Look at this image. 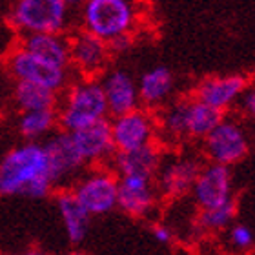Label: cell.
Listing matches in <instances>:
<instances>
[{
  "label": "cell",
  "mask_w": 255,
  "mask_h": 255,
  "mask_svg": "<svg viewBox=\"0 0 255 255\" xmlns=\"http://www.w3.org/2000/svg\"><path fill=\"white\" fill-rule=\"evenodd\" d=\"M151 234H153V239L157 243H160V245H171L173 243V232L166 224H160V223L153 224L151 226Z\"/></svg>",
  "instance_id": "obj_27"
},
{
  "label": "cell",
  "mask_w": 255,
  "mask_h": 255,
  "mask_svg": "<svg viewBox=\"0 0 255 255\" xmlns=\"http://www.w3.org/2000/svg\"><path fill=\"white\" fill-rule=\"evenodd\" d=\"M99 80H101L102 90H104L110 119L121 117V115H126V113L140 108L137 80L133 79V75L129 71L121 68H112L108 69Z\"/></svg>",
  "instance_id": "obj_14"
},
{
  "label": "cell",
  "mask_w": 255,
  "mask_h": 255,
  "mask_svg": "<svg viewBox=\"0 0 255 255\" xmlns=\"http://www.w3.org/2000/svg\"><path fill=\"white\" fill-rule=\"evenodd\" d=\"M16 255H49L48 252H44L42 248H27V250H22L20 254H16Z\"/></svg>",
  "instance_id": "obj_29"
},
{
  "label": "cell",
  "mask_w": 255,
  "mask_h": 255,
  "mask_svg": "<svg viewBox=\"0 0 255 255\" xmlns=\"http://www.w3.org/2000/svg\"><path fill=\"white\" fill-rule=\"evenodd\" d=\"M18 131L26 142H40L42 138L51 137L59 128L57 110H38V112L20 113L18 117Z\"/></svg>",
  "instance_id": "obj_23"
},
{
  "label": "cell",
  "mask_w": 255,
  "mask_h": 255,
  "mask_svg": "<svg viewBox=\"0 0 255 255\" xmlns=\"http://www.w3.org/2000/svg\"><path fill=\"white\" fill-rule=\"evenodd\" d=\"M191 197L199 210L224 206L234 199V177L226 166L204 164L191 188Z\"/></svg>",
  "instance_id": "obj_12"
},
{
  "label": "cell",
  "mask_w": 255,
  "mask_h": 255,
  "mask_svg": "<svg viewBox=\"0 0 255 255\" xmlns=\"http://www.w3.org/2000/svg\"><path fill=\"white\" fill-rule=\"evenodd\" d=\"M69 190L90 217L106 215L117 208L119 177L108 166L88 168Z\"/></svg>",
  "instance_id": "obj_6"
},
{
  "label": "cell",
  "mask_w": 255,
  "mask_h": 255,
  "mask_svg": "<svg viewBox=\"0 0 255 255\" xmlns=\"http://www.w3.org/2000/svg\"><path fill=\"white\" fill-rule=\"evenodd\" d=\"M162 146L160 144H151L146 148L135 149V151H124L119 153L115 151L112 162L108 168L117 177H148L153 179L162 160Z\"/></svg>",
  "instance_id": "obj_18"
},
{
  "label": "cell",
  "mask_w": 255,
  "mask_h": 255,
  "mask_svg": "<svg viewBox=\"0 0 255 255\" xmlns=\"http://www.w3.org/2000/svg\"><path fill=\"white\" fill-rule=\"evenodd\" d=\"M235 213H237V204L235 201L224 204V206L212 208V210H199L197 215V228L204 234H213V232H223L228 230L234 224Z\"/></svg>",
  "instance_id": "obj_24"
},
{
  "label": "cell",
  "mask_w": 255,
  "mask_h": 255,
  "mask_svg": "<svg viewBox=\"0 0 255 255\" xmlns=\"http://www.w3.org/2000/svg\"><path fill=\"white\" fill-rule=\"evenodd\" d=\"M71 137L86 166L97 168V166H108L112 162L115 146H113L110 119L91 124L77 133H71Z\"/></svg>",
  "instance_id": "obj_15"
},
{
  "label": "cell",
  "mask_w": 255,
  "mask_h": 255,
  "mask_svg": "<svg viewBox=\"0 0 255 255\" xmlns=\"http://www.w3.org/2000/svg\"><path fill=\"white\" fill-rule=\"evenodd\" d=\"M4 68L15 82L42 86L59 95L73 80L71 69L57 68L53 64L44 62L42 59L26 51L18 42L11 46L9 51L4 55Z\"/></svg>",
  "instance_id": "obj_5"
},
{
  "label": "cell",
  "mask_w": 255,
  "mask_h": 255,
  "mask_svg": "<svg viewBox=\"0 0 255 255\" xmlns=\"http://www.w3.org/2000/svg\"><path fill=\"white\" fill-rule=\"evenodd\" d=\"M159 193L153 179L148 177H119L117 208L131 217L144 219L155 212Z\"/></svg>",
  "instance_id": "obj_16"
},
{
  "label": "cell",
  "mask_w": 255,
  "mask_h": 255,
  "mask_svg": "<svg viewBox=\"0 0 255 255\" xmlns=\"http://www.w3.org/2000/svg\"><path fill=\"white\" fill-rule=\"evenodd\" d=\"M224 113L210 108L195 97L186 99V138L188 140H204L215 129Z\"/></svg>",
  "instance_id": "obj_21"
},
{
  "label": "cell",
  "mask_w": 255,
  "mask_h": 255,
  "mask_svg": "<svg viewBox=\"0 0 255 255\" xmlns=\"http://www.w3.org/2000/svg\"><path fill=\"white\" fill-rule=\"evenodd\" d=\"M239 108L245 117H248L252 123H255V86H252V88H248L245 91L243 99L239 101Z\"/></svg>",
  "instance_id": "obj_26"
},
{
  "label": "cell",
  "mask_w": 255,
  "mask_h": 255,
  "mask_svg": "<svg viewBox=\"0 0 255 255\" xmlns=\"http://www.w3.org/2000/svg\"><path fill=\"white\" fill-rule=\"evenodd\" d=\"M66 255H84L82 252H79V250H73V252H69V254H66Z\"/></svg>",
  "instance_id": "obj_30"
},
{
  "label": "cell",
  "mask_w": 255,
  "mask_h": 255,
  "mask_svg": "<svg viewBox=\"0 0 255 255\" xmlns=\"http://www.w3.org/2000/svg\"><path fill=\"white\" fill-rule=\"evenodd\" d=\"M77 9L66 0H18L9 5L5 24L16 35H66L73 26Z\"/></svg>",
  "instance_id": "obj_2"
},
{
  "label": "cell",
  "mask_w": 255,
  "mask_h": 255,
  "mask_svg": "<svg viewBox=\"0 0 255 255\" xmlns=\"http://www.w3.org/2000/svg\"><path fill=\"white\" fill-rule=\"evenodd\" d=\"M55 204L59 210L60 221H62L66 237L71 245H80L84 243L90 232L91 217L86 213V210L75 199L71 190H59L55 197Z\"/></svg>",
  "instance_id": "obj_19"
},
{
  "label": "cell",
  "mask_w": 255,
  "mask_h": 255,
  "mask_svg": "<svg viewBox=\"0 0 255 255\" xmlns=\"http://www.w3.org/2000/svg\"><path fill=\"white\" fill-rule=\"evenodd\" d=\"M248 88H250L248 77L245 75H215V77L202 79L195 86L191 97H195L197 101L224 113L232 106L239 104Z\"/></svg>",
  "instance_id": "obj_13"
},
{
  "label": "cell",
  "mask_w": 255,
  "mask_h": 255,
  "mask_svg": "<svg viewBox=\"0 0 255 255\" xmlns=\"http://www.w3.org/2000/svg\"><path fill=\"white\" fill-rule=\"evenodd\" d=\"M53 190L42 142H22L0 157V197L46 199Z\"/></svg>",
  "instance_id": "obj_1"
},
{
  "label": "cell",
  "mask_w": 255,
  "mask_h": 255,
  "mask_svg": "<svg viewBox=\"0 0 255 255\" xmlns=\"http://www.w3.org/2000/svg\"><path fill=\"white\" fill-rule=\"evenodd\" d=\"M131 38L133 35H126V37H119L115 38V40H112V42L108 44L110 46V51H112V57L117 53H124V51H128V48L131 46Z\"/></svg>",
  "instance_id": "obj_28"
},
{
  "label": "cell",
  "mask_w": 255,
  "mask_h": 255,
  "mask_svg": "<svg viewBox=\"0 0 255 255\" xmlns=\"http://www.w3.org/2000/svg\"><path fill=\"white\" fill-rule=\"evenodd\" d=\"M112 51L104 40L77 29L69 35V69L79 79H101L108 71Z\"/></svg>",
  "instance_id": "obj_10"
},
{
  "label": "cell",
  "mask_w": 255,
  "mask_h": 255,
  "mask_svg": "<svg viewBox=\"0 0 255 255\" xmlns=\"http://www.w3.org/2000/svg\"><path fill=\"white\" fill-rule=\"evenodd\" d=\"M22 48L31 55L53 64L57 68L69 69V35H27L18 40Z\"/></svg>",
  "instance_id": "obj_20"
},
{
  "label": "cell",
  "mask_w": 255,
  "mask_h": 255,
  "mask_svg": "<svg viewBox=\"0 0 255 255\" xmlns=\"http://www.w3.org/2000/svg\"><path fill=\"white\" fill-rule=\"evenodd\" d=\"M202 166L204 162L195 153H181V151L164 153L159 170L153 177L159 197L173 201L191 193V188L195 184Z\"/></svg>",
  "instance_id": "obj_7"
},
{
  "label": "cell",
  "mask_w": 255,
  "mask_h": 255,
  "mask_svg": "<svg viewBox=\"0 0 255 255\" xmlns=\"http://www.w3.org/2000/svg\"><path fill=\"white\" fill-rule=\"evenodd\" d=\"M115 151H135L157 142V119L155 113L137 108L133 112L110 119Z\"/></svg>",
  "instance_id": "obj_11"
},
{
  "label": "cell",
  "mask_w": 255,
  "mask_h": 255,
  "mask_svg": "<svg viewBox=\"0 0 255 255\" xmlns=\"http://www.w3.org/2000/svg\"><path fill=\"white\" fill-rule=\"evenodd\" d=\"M137 90L140 108L155 113L171 102V95L175 90V77L170 68L155 66L138 77Z\"/></svg>",
  "instance_id": "obj_17"
},
{
  "label": "cell",
  "mask_w": 255,
  "mask_h": 255,
  "mask_svg": "<svg viewBox=\"0 0 255 255\" xmlns=\"http://www.w3.org/2000/svg\"><path fill=\"white\" fill-rule=\"evenodd\" d=\"M250 151V137L245 126L232 117H223L210 135L202 140V153L210 164L230 166L237 164Z\"/></svg>",
  "instance_id": "obj_8"
},
{
  "label": "cell",
  "mask_w": 255,
  "mask_h": 255,
  "mask_svg": "<svg viewBox=\"0 0 255 255\" xmlns=\"http://www.w3.org/2000/svg\"><path fill=\"white\" fill-rule=\"evenodd\" d=\"M57 115L59 129L66 133H77L91 124L110 119L101 80L75 77L60 93Z\"/></svg>",
  "instance_id": "obj_3"
},
{
  "label": "cell",
  "mask_w": 255,
  "mask_h": 255,
  "mask_svg": "<svg viewBox=\"0 0 255 255\" xmlns=\"http://www.w3.org/2000/svg\"><path fill=\"white\" fill-rule=\"evenodd\" d=\"M42 144L46 155H48L49 173H51L55 190H69L73 186V182L88 168L80 157L77 146H75L71 133L57 129Z\"/></svg>",
  "instance_id": "obj_9"
},
{
  "label": "cell",
  "mask_w": 255,
  "mask_h": 255,
  "mask_svg": "<svg viewBox=\"0 0 255 255\" xmlns=\"http://www.w3.org/2000/svg\"><path fill=\"white\" fill-rule=\"evenodd\" d=\"M226 241H228L230 248L237 254H248L254 250L255 246V234L254 230L245 223L232 224L226 232Z\"/></svg>",
  "instance_id": "obj_25"
},
{
  "label": "cell",
  "mask_w": 255,
  "mask_h": 255,
  "mask_svg": "<svg viewBox=\"0 0 255 255\" xmlns=\"http://www.w3.org/2000/svg\"><path fill=\"white\" fill-rule=\"evenodd\" d=\"M77 13L79 29L106 44L133 35L138 24V7L129 0H86Z\"/></svg>",
  "instance_id": "obj_4"
},
{
  "label": "cell",
  "mask_w": 255,
  "mask_h": 255,
  "mask_svg": "<svg viewBox=\"0 0 255 255\" xmlns=\"http://www.w3.org/2000/svg\"><path fill=\"white\" fill-rule=\"evenodd\" d=\"M11 99L18 112L26 113L38 112V110H57L60 95L48 88H42V86L15 82L13 91H11Z\"/></svg>",
  "instance_id": "obj_22"
}]
</instances>
